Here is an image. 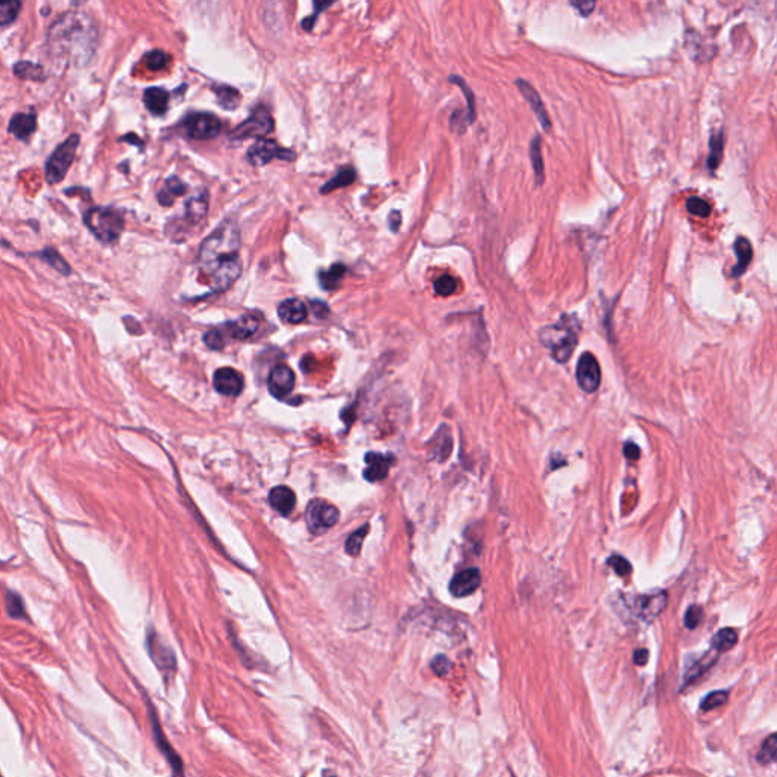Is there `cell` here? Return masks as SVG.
I'll return each mask as SVG.
<instances>
[{
	"instance_id": "cell-1",
	"label": "cell",
	"mask_w": 777,
	"mask_h": 777,
	"mask_svg": "<svg viewBox=\"0 0 777 777\" xmlns=\"http://www.w3.org/2000/svg\"><path fill=\"white\" fill-rule=\"evenodd\" d=\"M240 233L233 223H225L203 240L199 262L207 272L210 267L239 255Z\"/></svg>"
},
{
	"instance_id": "cell-2",
	"label": "cell",
	"mask_w": 777,
	"mask_h": 777,
	"mask_svg": "<svg viewBox=\"0 0 777 777\" xmlns=\"http://www.w3.org/2000/svg\"><path fill=\"white\" fill-rule=\"evenodd\" d=\"M578 323L574 318L564 316L562 320L547 325L539 332L544 347L557 363H566L578 343Z\"/></svg>"
},
{
	"instance_id": "cell-3",
	"label": "cell",
	"mask_w": 777,
	"mask_h": 777,
	"mask_svg": "<svg viewBox=\"0 0 777 777\" xmlns=\"http://www.w3.org/2000/svg\"><path fill=\"white\" fill-rule=\"evenodd\" d=\"M84 223L97 240L116 243L125 228L122 213L113 207H93L84 216Z\"/></svg>"
},
{
	"instance_id": "cell-4",
	"label": "cell",
	"mask_w": 777,
	"mask_h": 777,
	"mask_svg": "<svg viewBox=\"0 0 777 777\" xmlns=\"http://www.w3.org/2000/svg\"><path fill=\"white\" fill-rule=\"evenodd\" d=\"M79 146V135L72 134L66 142L61 143L53 154L49 157L46 163V181L49 184L55 186L66 178L67 172L73 163L74 155Z\"/></svg>"
},
{
	"instance_id": "cell-5",
	"label": "cell",
	"mask_w": 777,
	"mask_h": 777,
	"mask_svg": "<svg viewBox=\"0 0 777 777\" xmlns=\"http://www.w3.org/2000/svg\"><path fill=\"white\" fill-rule=\"evenodd\" d=\"M307 525L313 535L325 533L328 528L336 525L339 521V510L327 501L313 500L307 505Z\"/></svg>"
},
{
	"instance_id": "cell-6",
	"label": "cell",
	"mask_w": 777,
	"mask_h": 777,
	"mask_svg": "<svg viewBox=\"0 0 777 777\" xmlns=\"http://www.w3.org/2000/svg\"><path fill=\"white\" fill-rule=\"evenodd\" d=\"M146 647H147L150 659L154 661V664L157 665V668L160 671H163L164 677L170 678L172 676H174L175 671H177L175 654H174V652L170 650V647H167L163 642V639L160 638L154 629H150L147 632Z\"/></svg>"
},
{
	"instance_id": "cell-7",
	"label": "cell",
	"mask_w": 777,
	"mask_h": 777,
	"mask_svg": "<svg viewBox=\"0 0 777 777\" xmlns=\"http://www.w3.org/2000/svg\"><path fill=\"white\" fill-rule=\"evenodd\" d=\"M272 129H274L272 116L269 114V111L263 110V108H258V110H255L250 118H246L245 122H242L234 129L231 137L237 140H245L251 137H264L267 134H271Z\"/></svg>"
},
{
	"instance_id": "cell-8",
	"label": "cell",
	"mask_w": 777,
	"mask_h": 777,
	"mask_svg": "<svg viewBox=\"0 0 777 777\" xmlns=\"http://www.w3.org/2000/svg\"><path fill=\"white\" fill-rule=\"evenodd\" d=\"M296 154L294 152V150H286V149H281L279 147L274 140H258L257 143H254L250 150H247V160H250V163L252 166H266L267 163H271V161L274 158H279V160H295Z\"/></svg>"
},
{
	"instance_id": "cell-9",
	"label": "cell",
	"mask_w": 777,
	"mask_h": 777,
	"mask_svg": "<svg viewBox=\"0 0 777 777\" xmlns=\"http://www.w3.org/2000/svg\"><path fill=\"white\" fill-rule=\"evenodd\" d=\"M207 274L210 275L213 290L225 291L240 278L242 263L239 260V257H234V258H230V260H225L219 264L210 267Z\"/></svg>"
},
{
	"instance_id": "cell-10",
	"label": "cell",
	"mask_w": 777,
	"mask_h": 777,
	"mask_svg": "<svg viewBox=\"0 0 777 777\" xmlns=\"http://www.w3.org/2000/svg\"><path fill=\"white\" fill-rule=\"evenodd\" d=\"M577 383L583 392L593 393L601 381V369L596 355L585 352L577 363Z\"/></svg>"
},
{
	"instance_id": "cell-11",
	"label": "cell",
	"mask_w": 777,
	"mask_h": 777,
	"mask_svg": "<svg viewBox=\"0 0 777 777\" xmlns=\"http://www.w3.org/2000/svg\"><path fill=\"white\" fill-rule=\"evenodd\" d=\"M222 125L218 117L211 114H193L186 121V133L194 140H210L220 134Z\"/></svg>"
},
{
	"instance_id": "cell-12",
	"label": "cell",
	"mask_w": 777,
	"mask_h": 777,
	"mask_svg": "<svg viewBox=\"0 0 777 777\" xmlns=\"http://www.w3.org/2000/svg\"><path fill=\"white\" fill-rule=\"evenodd\" d=\"M147 708H149V717H150V725H152V733H154V738H155V742H157V747L160 749V751L164 754V758L167 759L169 765L172 767V770H174V774L177 777H184V765H182V761L181 758L177 754V751L172 749V746L169 744L167 738L164 737L163 730H161V726L158 722V718L155 715L154 712V708L150 706V703H147Z\"/></svg>"
},
{
	"instance_id": "cell-13",
	"label": "cell",
	"mask_w": 777,
	"mask_h": 777,
	"mask_svg": "<svg viewBox=\"0 0 777 777\" xmlns=\"http://www.w3.org/2000/svg\"><path fill=\"white\" fill-rule=\"evenodd\" d=\"M633 612L636 617L642 621H652L659 617L661 612L666 608L668 596L666 592L654 593V596H644L633 600Z\"/></svg>"
},
{
	"instance_id": "cell-14",
	"label": "cell",
	"mask_w": 777,
	"mask_h": 777,
	"mask_svg": "<svg viewBox=\"0 0 777 777\" xmlns=\"http://www.w3.org/2000/svg\"><path fill=\"white\" fill-rule=\"evenodd\" d=\"M267 387H269V392H271L275 398H279V399L286 398L287 395H290V392L294 391L295 387L294 371H291L286 364L275 366V368L271 371V374H269Z\"/></svg>"
},
{
	"instance_id": "cell-15",
	"label": "cell",
	"mask_w": 777,
	"mask_h": 777,
	"mask_svg": "<svg viewBox=\"0 0 777 777\" xmlns=\"http://www.w3.org/2000/svg\"><path fill=\"white\" fill-rule=\"evenodd\" d=\"M214 388L225 396H237L245 386L243 375L233 368H220L213 376Z\"/></svg>"
},
{
	"instance_id": "cell-16",
	"label": "cell",
	"mask_w": 777,
	"mask_h": 777,
	"mask_svg": "<svg viewBox=\"0 0 777 777\" xmlns=\"http://www.w3.org/2000/svg\"><path fill=\"white\" fill-rule=\"evenodd\" d=\"M516 87H518V90L521 91L522 97H525L527 104L530 105L535 116L537 117L539 123H541V126L544 128V131H547V133L552 131V121H549L547 108H545V105L541 99V96H539V93L532 87V84H528L524 79H518L516 81Z\"/></svg>"
},
{
	"instance_id": "cell-17",
	"label": "cell",
	"mask_w": 777,
	"mask_h": 777,
	"mask_svg": "<svg viewBox=\"0 0 777 777\" xmlns=\"http://www.w3.org/2000/svg\"><path fill=\"white\" fill-rule=\"evenodd\" d=\"M480 583H481L480 571L476 568H469V569L462 571V573H459L454 578L451 580L449 592L457 598L468 597L479 589Z\"/></svg>"
},
{
	"instance_id": "cell-18",
	"label": "cell",
	"mask_w": 777,
	"mask_h": 777,
	"mask_svg": "<svg viewBox=\"0 0 777 777\" xmlns=\"http://www.w3.org/2000/svg\"><path fill=\"white\" fill-rule=\"evenodd\" d=\"M366 460V469L363 472L364 479L368 481H381L387 477L388 468H391V459H387L383 454H376V452H368L364 457Z\"/></svg>"
},
{
	"instance_id": "cell-19",
	"label": "cell",
	"mask_w": 777,
	"mask_h": 777,
	"mask_svg": "<svg viewBox=\"0 0 777 777\" xmlns=\"http://www.w3.org/2000/svg\"><path fill=\"white\" fill-rule=\"evenodd\" d=\"M733 250H735L738 262L732 267L730 276L739 278L741 275H744V272L747 271V267L750 266L753 260V246L747 237H738V239L735 240V245H733Z\"/></svg>"
},
{
	"instance_id": "cell-20",
	"label": "cell",
	"mask_w": 777,
	"mask_h": 777,
	"mask_svg": "<svg viewBox=\"0 0 777 777\" xmlns=\"http://www.w3.org/2000/svg\"><path fill=\"white\" fill-rule=\"evenodd\" d=\"M269 503H271V505L278 513L286 516L295 509L296 495L290 488H287V486H276V488H274L271 493H269Z\"/></svg>"
},
{
	"instance_id": "cell-21",
	"label": "cell",
	"mask_w": 777,
	"mask_h": 777,
	"mask_svg": "<svg viewBox=\"0 0 777 777\" xmlns=\"http://www.w3.org/2000/svg\"><path fill=\"white\" fill-rule=\"evenodd\" d=\"M35 129H37V117L34 113L16 114L13 118H11L9 126H8L9 134H13L18 140L29 138L35 133Z\"/></svg>"
},
{
	"instance_id": "cell-22",
	"label": "cell",
	"mask_w": 777,
	"mask_h": 777,
	"mask_svg": "<svg viewBox=\"0 0 777 777\" xmlns=\"http://www.w3.org/2000/svg\"><path fill=\"white\" fill-rule=\"evenodd\" d=\"M278 315L283 322L287 323H301L307 318V307L304 302L298 298H290L283 301L278 307Z\"/></svg>"
},
{
	"instance_id": "cell-23",
	"label": "cell",
	"mask_w": 777,
	"mask_h": 777,
	"mask_svg": "<svg viewBox=\"0 0 777 777\" xmlns=\"http://www.w3.org/2000/svg\"><path fill=\"white\" fill-rule=\"evenodd\" d=\"M145 105L154 116H163L169 106V93L163 89L152 87L145 91Z\"/></svg>"
},
{
	"instance_id": "cell-24",
	"label": "cell",
	"mask_w": 777,
	"mask_h": 777,
	"mask_svg": "<svg viewBox=\"0 0 777 777\" xmlns=\"http://www.w3.org/2000/svg\"><path fill=\"white\" fill-rule=\"evenodd\" d=\"M725 143H726L725 133L718 131L715 134H712L710 142H709V155H708V161H706V166L712 172V174H714V172L721 164L722 155H725Z\"/></svg>"
},
{
	"instance_id": "cell-25",
	"label": "cell",
	"mask_w": 777,
	"mask_h": 777,
	"mask_svg": "<svg viewBox=\"0 0 777 777\" xmlns=\"http://www.w3.org/2000/svg\"><path fill=\"white\" fill-rule=\"evenodd\" d=\"M258 325H260V320H258L255 316L252 315H245L242 316L240 319H237L235 322L230 323V332L231 336L235 337V339H247L254 336V332L258 330Z\"/></svg>"
},
{
	"instance_id": "cell-26",
	"label": "cell",
	"mask_w": 777,
	"mask_h": 777,
	"mask_svg": "<svg viewBox=\"0 0 777 777\" xmlns=\"http://www.w3.org/2000/svg\"><path fill=\"white\" fill-rule=\"evenodd\" d=\"M208 211V194L207 191L196 193L186 202V214L187 219L191 222H198L205 218V214Z\"/></svg>"
},
{
	"instance_id": "cell-27",
	"label": "cell",
	"mask_w": 777,
	"mask_h": 777,
	"mask_svg": "<svg viewBox=\"0 0 777 777\" xmlns=\"http://www.w3.org/2000/svg\"><path fill=\"white\" fill-rule=\"evenodd\" d=\"M530 160L532 167L535 170V178L539 186L542 184L545 179V163L542 158V138L541 135H535L530 143Z\"/></svg>"
},
{
	"instance_id": "cell-28",
	"label": "cell",
	"mask_w": 777,
	"mask_h": 777,
	"mask_svg": "<svg viewBox=\"0 0 777 777\" xmlns=\"http://www.w3.org/2000/svg\"><path fill=\"white\" fill-rule=\"evenodd\" d=\"M717 659H718V653H717V652H714V650L708 652L703 657H701V659H698L693 666L689 668L688 673L685 674V683H683V686L689 685L691 682H694V680H697L701 674L706 673V671L709 670V668L717 662Z\"/></svg>"
},
{
	"instance_id": "cell-29",
	"label": "cell",
	"mask_w": 777,
	"mask_h": 777,
	"mask_svg": "<svg viewBox=\"0 0 777 777\" xmlns=\"http://www.w3.org/2000/svg\"><path fill=\"white\" fill-rule=\"evenodd\" d=\"M16 77L25 81H45L46 73L40 64L30 61H20L14 66Z\"/></svg>"
},
{
	"instance_id": "cell-30",
	"label": "cell",
	"mask_w": 777,
	"mask_h": 777,
	"mask_svg": "<svg viewBox=\"0 0 777 777\" xmlns=\"http://www.w3.org/2000/svg\"><path fill=\"white\" fill-rule=\"evenodd\" d=\"M184 193H186V186L182 184L177 177H172L166 181L164 189L158 193V201L161 205H166L167 207V205L174 203L177 196H181V194Z\"/></svg>"
},
{
	"instance_id": "cell-31",
	"label": "cell",
	"mask_w": 777,
	"mask_h": 777,
	"mask_svg": "<svg viewBox=\"0 0 777 777\" xmlns=\"http://www.w3.org/2000/svg\"><path fill=\"white\" fill-rule=\"evenodd\" d=\"M35 257H38L40 260H43L62 275H70L72 272L67 262L64 260V258L60 255V252L53 250V247H46V250H43L41 252H37Z\"/></svg>"
},
{
	"instance_id": "cell-32",
	"label": "cell",
	"mask_w": 777,
	"mask_h": 777,
	"mask_svg": "<svg viewBox=\"0 0 777 777\" xmlns=\"http://www.w3.org/2000/svg\"><path fill=\"white\" fill-rule=\"evenodd\" d=\"M738 642V633L733 629H721L714 638H712V650L720 653H725L730 650L732 647H735Z\"/></svg>"
},
{
	"instance_id": "cell-33",
	"label": "cell",
	"mask_w": 777,
	"mask_h": 777,
	"mask_svg": "<svg viewBox=\"0 0 777 777\" xmlns=\"http://www.w3.org/2000/svg\"><path fill=\"white\" fill-rule=\"evenodd\" d=\"M216 96H218V102L222 108L228 111L235 110L240 104V93L228 85H222V87H214Z\"/></svg>"
},
{
	"instance_id": "cell-34",
	"label": "cell",
	"mask_w": 777,
	"mask_h": 777,
	"mask_svg": "<svg viewBox=\"0 0 777 777\" xmlns=\"http://www.w3.org/2000/svg\"><path fill=\"white\" fill-rule=\"evenodd\" d=\"M345 274H347V267H345L343 264L331 266L327 272L320 274L322 287L327 290H336L340 286Z\"/></svg>"
},
{
	"instance_id": "cell-35",
	"label": "cell",
	"mask_w": 777,
	"mask_h": 777,
	"mask_svg": "<svg viewBox=\"0 0 777 777\" xmlns=\"http://www.w3.org/2000/svg\"><path fill=\"white\" fill-rule=\"evenodd\" d=\"M354 179H355V172L351 167H345L339 172L336 177H334L332 179H330L327 184L320 189V193H330V191L337 190L340 187H347V186L351 184V182H354Z\"/></svg>"
},
{
	"instance_id": "cell-36",
	"label": "cell",
	"mask_w": 777,
	"mask_h": 777,
	"mask_svg": "<svg viewBox=\"0 0 777 777\" xmlns=\"http://www.w3.org/2000/svg\"><path fill=\"white\" fill-rule=\"evenodd\" d=\"M6 612L11 618L14 620H25L26 618V609L23 598H21L17 592L8 591L6 593Z\"/></svg>"
},
{
	"instance_id": "cell-37",
	"label": "cell",
	"mask_w": 777,
	"mask_h": 777,
	"mask_svg": "<svg viewBox=\"0 0 777 777\" xmlns=\"http://www.w3.org/2000/svg\"><path fill=\"white\" fill-rule=\"evenodd\" d=\"M368 532H369V525L366 524V525H363L362 528H359L357 532H354V533L348 537L347 544H345V549H347V553H348L350 556L357 557V556L360 554L362 547H363V541H364L366 535H368Z\"/></svg>"
},
{
	"instance_id": "cell-38",
	"label": "cell",
	"mask_w": 777,
	"mask_h": 777,
	"mask_svg": "<svg viewBox=\"0 0 777 777\" xmlns=\"http://www.w3.org/2000/svg\"><path fill=\"white\" fill-rule=\"evenodd\" d=\"M20 2H0V26H8L18 17Z\"/></svg>"
},
{
	"instance_id": "cell-39",
	"label": "cell",
	"mask_w": 777,
	"mask_h": 777,
	"mask_svg": "<svg viewBox=\"0 0 777 777\" xmlns=\"http://www.w3.org/2000/svg\"><path fill=\"white\" fill-rule=\"evenodd\" d=\"M776 753H777V741H776V735H770L767 739L764 741L762 747L758 753V761L759 764L762 765H768L771 762H774L776 759Z\"/></svg>"
},
{
	"instance_id": "cell-40",
	"label": "cell",
	"mask_w": 777,
	"mask_h": 777,
	"mask_svg": "<svg viewBox=\"0 0 777 777\" xmlns=\"http://www.w3.org/2000/svg\"><path fill=\"white\" fill-rule=\"evenodd\" d=\"M686 210L693 216H697V218H703V219L709 218V214L712 211L709 202H706L705 199H701L698 196H693L686 201Z\"/></svg>"
},
{
	"instance_id": "cell-41",
	"label": "cell",
	"mask_w": 777,
	"mask_h": 777,
	"mask_svg": "<svg viewBox=\"0 0 777 777\" xmlns=\"http://www.w3.org/2000/svg\"><path fill=\"white\" fill-rule=\"evenodd\" d=\"M145 62L149 70L152 72H160L163 70L167 64H169V55L167 53H164L163 50H154V52H149L146 58H145Z\"/></svg>"
},
{
	"instance_id": "cell-42",
	"label": "cell",
	"mask_w": 777,
	"mask_h": 777,
	"mask_svg": "<svg viewBox=\"0 0 777 777\" xmlns=\"http://www.w3.org/2000/svg\"><path fill=\"white\" fill-rule=\"evenodd\" d=\"M449 81L456 82V84L459 85V87H460V90H462L463 93H465V96H466V102H468V113H466V114H468V117H469L471 123H474V121H476V97H474L472 90L468 87V84H466L465 81H463L462 78H459V77H451Z\"/></svg>"
},
{
	"instance_id": "cell-43",
	"label": "cell",
	"mask_w": 777,
	"mask_h": 777,
	"mask_svg": "<svg viewBox=\"0 0 777 777\" xmlns=\"http://www.w3.org/2000/svg\"><path fill=\"white\" fill-rule=\"evenodd\" d=\"M729 700V693L727 691H714V693H710L703 701H701V709L703 710H714L722 705H726V701Z\"/></svg>"
},
{
	"instance_id": "cell-44",
	"label": "cell",
	"mask_w": 777,
	"mask_h": 777,
	"mask_svg": "<svg viewBox=\"0 0 777 777\" xmlns=\"http://www.w3.org/2000/svg\"><path fill=\"white\" fill-rule=\"evenodd\" d=\"M457 290V281L456 278L449 275H444L437 278L435 281V291L439 296H449Z\"/></svg>"
},
{
	"instance_id": "cell-45",
	"label": "cell",
	"mask_w": 777,
	"mask_h": 777,
	"mask_svg": "<svg viewBox=\"0 0 777 777\" xmlns=\"http://www.w3.org/2000/svg\"><path fill=\"white\" fill-rule=\"evenodd\" d=\"M608 565L617 573L620 577H627L630 576L632 573V565L629 564L627 559H624L621 556H612L609 560H608Z\"/></svg>"
},
{
	"instance_id": "cell-46",
	"label": "cell",
	"mask_w": 777,
	"mask_h": 777,
	"mask_svg": "<svg viewBox=\"0 0 777 777\" xmlns=\"http://www.w3.org/2000/svg\"><path fill=\"white\" fill-rule=\"evenodd\" d=\"M703 620V609L700 606H691L685 613V625L688 629H695Z\"/></svg>"
},
{
	"instance_id": "cell-47",
	"label": "cell",
	"mask_w": 777,
	"mask_h": 777,
	"mask_svg": "<svg viewBox=\"0 0 777 777\" xmlns=\"http://www.w3.org/2000/svg\"><path fill=\"white\" fill-rule=\"evenodd\" d=\"M431 670L435 671L436 676H445L449 673L451 670V662L448 661V657L444 656V654H439L436 656L433 662H431Z\"/></svg>"
},
{
	"instance_id": "cell-48",
	"label": "cell",
	"mask_w": 777,
	"mask_h": 777,
	"mask_svg": "<svg viewBox=\"0 0 777 777\" xmlns=\"http://www.w3.org/2000/svg\"><path fill=\"white\" fill-rule=\"evenodd\" d=\"M203 340H205V343L208 345V348H211V350H222L223 345H225V339H223L222 332L219 330L208 331L207 334H205Z\"/></svg>"
},
{
	"instance_id": "cell-49",
	"label": "cell",
	"mask_w": 777,
	"mask_h": 777,
	"mask_svg": "<svg viewBox=\"0 0 777 777\" xmlns=\"http://www.w3.org/2000/svg\"><path fill=\"white\" fill-rule=\"evenodd\" d=\"M571 6L576 8L580 13V16L588 17L591 16L592 11L596 9V2H571Z\"/></svg>"
},
{
	"instance_id": "cell-50",
	"label": "cell",
	"mask_w": 777,
	"mask_h": 777,
	"mask_svg": "<svg viewBox=\"0 0 777 777\" xmlns=\"http://www.w3.org/2000/svg\"><path fill=\"white\" fill-rule=\"evenodd\" d=\"M624 456L630 460H638L641 456V448L636 444H625L624 447Z\"/></svg>"
},
{
	"instance_id": "cell-51",
	"label": "cell",
	"mask_w": 777,
	"mask_h": 777,
	"mask_svg": "<svg viewBox=\"0 0 777 777\" xmlns=\"http://www.w3.org/2000/svg\"><path fill=\"white\" fill-rule=\"evenodd\" d=\"M633 661H635V664H636V665H639V666L645 665V664H647V661H649V652H647L645 649H639V650H636V652H635V654H633Z\"/></svg>"
},
{
	"instance_id": "cell-52",
	"label": "cell",
	"mask_w": 777,
	"mask_h": 777,
	"mask_svg": "<svg viewBox=\"0 0 777 777\" xmlns=\"http://www.w3.org/2000/svg\"><path fill=\"white\" fill-rule=\"evenodd\" d=\"M388 222H391V230L398 231L399 225H401V214H399V211L391 213V219H388Z\"/></svg>"
},
{
	"instance_id": "cell-53",
	"label": "cell",
	"mask_w": 777,
	"mask_h": 777,
	"mask_svg": "<svg viewBox=\"0 0 777 777\" xmlns=\"http://www.w3.org/2000/svg\"><path fill=\"white\" fill-rule=\"evenodd\" d=\"M0 777H2V773H0Z\"/></svg>"
}]
</instances>
